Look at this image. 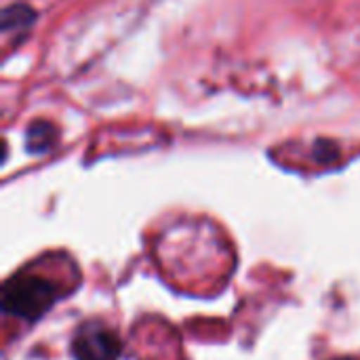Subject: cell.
<instances>
[{
    "label": "cell",
    "mask_w": 360,
    "mask_h": 360,
    "mask_svg": "<svg viewBox=\"0 0 360 360\" xmlns=\"http://www.w3.org/2000/svg\"><path fill=\"white\" fill-rule=\"evenodd\" d=\"M78 283L80 274L70 259L32 262L4 283L2 310L17 321L34 323L72 293Z\"/></svg>",
    "instance_id": "6da1fadb"
},
{
    "label": "cell",
    "mask_w": 360,
    "mask_h": 360,
    "mask_svg": "<svg viewBox=\"0 0 360 360\" xmlns=\"http://www.w3.org/2000/svg\"><path fill=\"white\" fill-rule=\"evenodd\" d=\"M72 354L76 360H116L120 354V342L105 323L89 321L74 333Z\"/></svg>",
    "instance_id": "7a4b0ae2"
},
{
    "label": "cell",
    "mask_w": 360,
    "mask_h": 360,
    "mask_svg": "<svg viewBox=\"0 0 360 360\" xmlns=\"http://www.w3.org/2000/svg\"><path fill=\"white\" fill-rule=\"evenodd\" d=\"M53 127L49 122H36L27 131V148L30 150H46L53 143Z\"/></svg>",
    "instance_id": "3957f363"
},
{
    "label": "cell",
    "mask_w": 360,
    "mask_h": 360,
    "mask_svg": "<svg viewBox=\"0 0 360 360\" xmlns=\"http://www.w3.org/2000/svg\"><path fill=\"white\" fill-rule=\"evenodd\" d=\"M338 360H360V359H354V356H342V359Z\"/></svg>",
    "instance_id": "277c9868"
}]
</instances>
